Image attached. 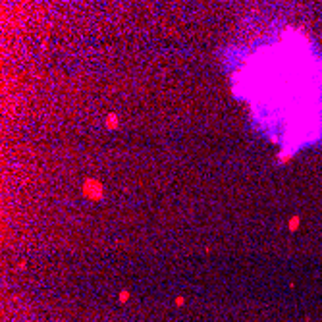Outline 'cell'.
Returning <instances> with one entry per match:
<instances>
[{
	"label": "cell",
	"instance_id": "6da1fadb",
	"mask_svg": "<svg viewBox=\"0 0 322 322\" xmlns=\"http://www.w3.org/2000/svg\"><path fill=\"white\" fill-rule=\"evenodd\" d=\"M81 191H83V197L89 199V201H102L104 199V185H102V181L96 179V177H85L83 179Z\"/></svg>",
	"mask_w": 322,
	"mask_h": 322
},
{
	"label": "cell",
	"instance_id": "7a4b0ae2",
	"mask_svg": "<svg viewBox=\"0 0 322 322\" xmlns=\"http://www.w3.org/2000/svg\"><path fill=\"white\" fill-rule=\"evenodd\" d=\"M104 125H106V129H116L118 125H120V118H118V114H108V116H106V120H104Z\"/></svg>",
	"mask_w": 322,
	"mask_h": 322
},
{
	"label": "cell",
	"instance_id": "3957f363",
	"mask_svg": "<svg viewBox=\"0 0 322 322\" xmlns=\"http://www.w3.org/2000/svg\"><path fill=\"white\" fill-rule=\"evenodd\" d=\"M297 226H299V218L293 216V218L289 220V230H297Z\"/></svg>",
	"mask_w": 322,
	"mask_h": 322
},
{
	"label": "cell",
	"instance_id": "277c9868",
	"mask_svg": "<svg viewBox=\"0 0 322 322\" xmlns=\"http://www.w3.org/2000/svg\"><path fill=\"white\" fill-rule=\"evenodd\" d=\"M128 295H129L128 291H122V293H120V301H128Z\"/></svg>",
	"mask_w": 322,
	"mask_h": 322
}]
</instances>
